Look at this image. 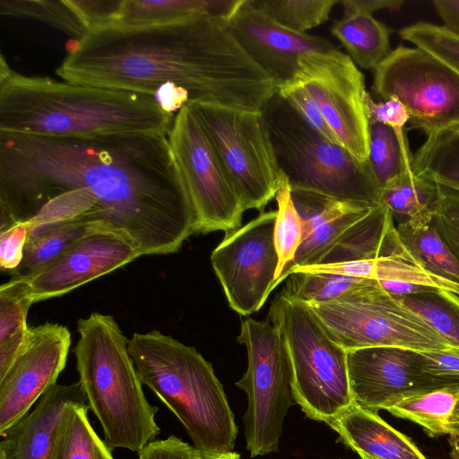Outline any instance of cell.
<instances>
[{"mask_svg":"<svg viewBox=\"0 0 459 459\" xmlns=\"http://www.w3.org/2000/svg\"><path fill=\"white\" fill-rule=\"evenodd\" d=\"M36 214L45 224L94 214L140 255L176 253L198 230L166 133L0 132V230Z\"/></svg>","mask_w":459,"mask_h":459,"instance_id":"6da1fadb","label":"cell"},{"mask_svg":"<svg viewBox=\"0 0 459 459\" xmlns=\"http://www.w3.org/2000/svg\"><path fill=\"white\" fill-rule=\"evenodd\" d=\"M64 81L155 97L169 86L189 102L260 111L276 82L243 50L226 20L199 16L164 24L107 25L66 44Z\"/></svg>","mask_w":459,"mask_h":459,"instance_id":"7a4b0ae2","label":"cell"},{"mask_svg":"<svg viewBox=\"0 0 459 459\" xmlns=\"http://www.w3.org/2000/svg\"><path fill=\"white\" fill-rule=\"evenodd\" d=\"M174 117L152 96L27 76L1 56L0 132L69 137L169 134Z\"/></svg>","mask_w":459,"mask_h":459,"instance_id":"3957f363","label":"cell"},{"mask_svg":"<svg viewBox=\"0 0 459 459\" xmlns=\"http://www.w3.org/2000/svg\"><path fill=\"white\" fill-rule=\"evenodd\" d=\"M128 351L142 383L178 419L195 446L212 455L233 451L234 413L212 365L195 348L151 331L134 333Z\"/></svg>","mask_w":459,"mask_h":459,"instance_id":"277c9868","label":"cell"},{"mask_svg":"<svg viewBox=\"0 0 459 459\" xmlns=\"http://www.w3.org/2000/svg\"><path fill=\"white\" fill-rule=\"evenodd\" d=\"M74 348L79 382L108 447L138 454L160 433L128 351V339L110 315L81 318Z\"/></svg>","mask_w":459,"mask_h":459,"instance_id":"5b68a950","label":"cell"},{"mask_svg":"<svg viewBox=\"0 0 459 459\" xmlns=\"http://www.w3.org/2000/svg\"><path fill=\"white\" fill-rule=\"evenodd\" d=\"M261 111L291 190L371 206L380 204V187L368 160L360 161L327 140L278 93Z\"/></svg>","mask_w":459,"mask_h":459,"instance_id":"8992f818","label":"cell"},{"mask_svg":"<svg viewBox=\"0 0 459 459\" xmlns=\"http://www.w3.org/2000/svg\"><path fill=\"white\" fill-rule=\"evenodd\" d=\"M268 318L281 329L288 347L295 403L309 419L328 424L354 403L347 350L329 335L307 303L279 293Z\"/></svg>","mask_w":459,"mask_h":459,"instance_id":"52a82bcc","label":"cell"},{"mask_svg":"<svg viewBox=\"0 0 459 459\" xmlns=\"http://www.w3.org/2000/svg\"><path fill=\"white\" fill-rule=\"evenodd\" d=\"M237 341L247 352V368L236 385L247 396L244 415L251 457L278 452L283 423L295 403L292 366L284 336L269 318L241 322Z\"/></svg>","mask_w":459,"mask_h":459,"instance_id":"ba28073f","label":"cell"},{"mask_svg":"<svg viewBox=\"0 0 459 459\" xmlns=\"http://www.w3.org/2000/svg\"><path fill=\"white\" fill-rule=\"evenodd\" d=\"M238 193L244 210L264 212L286 179L262 111L186 103Z\"/></svg>","mask_w":459,"mask_h":459,"instance_id":"9c48e42d","label":"cell"},{"mask_svg":"<svg viewBox=\"0 0 459 459\" xmlns=\"http://www.w3.org/2000/svg\"><path fill=\"white\" fill-rule=\"evenodd\" d=\"M329 335L347 351L397 347L416 351L453 348L378 281L329 302L309 305Z\"/></svg>","mask_w":459,"mask_h":459,"instance_id":"30bf717a","label":"cell"},{"mask_svg":"<svg viewBox=\"0 0 459 459\" xmlns=\"http://www.w3.org/2000/svg\"><path fill=\"white\" fill-rule=\"evenodd\" d=\"M373 90L383 100L397 99L411 127L427 135L459 126V75L417 47L392 50L374 69Z\"/></svg>","mask_w":459,"mask_h":459,"instance_id":"8fae6325","label":"cell"},{"mask_svg":"<svg viewBox=\"0 0 459 459\" xmlns=\"http://www.w3.org/2000/svg\"><path fill=\"white\" fill-rule=\"evenodd\" d=\"M168 140L197 214V233L240 228L245 210L239 196L187 104L174 117Z\"/></svg>","mask_w":459,"mask_h":459,"instance_id":"7c38bea8","label":"cell"},{"mask_svg":"<svg viewBox=\"0 0 459 459\" xmlns=\"http://www.w3.org/2000/svg\"><path fill=\"white\" fill-rule=\"evenodd\" d=\"M295 77L318 103L338 143L360 161L368 158L369 123L365 78L351 58L337 48L299 59Z\"/></svg>","mask_w":459,"mask_h":459,"instance_id":"4fadbf2b","label":"cell"},{"mask_svg":"<svg viewBox=\"0 0 459 459\" xmlns=\"http://www.w3.org/2000/svg\"><path fill=\"white\" fill-rule=\"evenodd\" d=\"M277 212L260 214L225 234L211 255L212 268L230 307L240 316L257 312L275 288L278 255L274 245Z\"/></svg>","mask_w":459,"mask_h":459,"instance_id":"5bb4252c","label":"cell"},{"mask_svg":"<svg viewBox=\"0 0 459 459\" xmlns=\"http://www.w3.org/2000/svg\"><path fill=\"white\" fill-rule=\"evenodd\" d=\"M139 256L135 246L125 234L102 223L21 281L33 304L66 294Z\"/></svg>","mask_w":459,"mask_h":459,"instance_id":"9a60e30c","label":"cell"},{"mask_svg":"<svg viewBox=\"0 0 459 459\" xmlns=\"http://www.w3.org/2000/svg\"><path fill=\"white\" fill-rule=\"evenodd\" d=\"M70 346L71 333L65 325L47 322L30 329L25 346L0 377V435L56 384Z\"/></svg>","mask_w":459,"mask_h":459,"instance_id":"2e32d148","label":"cell"},{"mask_svg":"<svg viewBox=\"0 0 459 459\" xmlns=\"http://www.w3.org/2000/svg\"><path fill=\"white\" fill-rule=\"evenodd\" d=\"M353 403L378 412L403 397L455 382L428 374L420 351L397 347L347 351Z\"/></svg>","mask_w":459,"mask_h":459,"instance_id":"e0dca14e","label":"cell"},{"mask_svg":"<svg viewBox=\"0 0 459 459\" xmlns=\"http://www.w3.org/2000/svg\"><path fill=\"white\" fill-rule=\"evenodd\" d=\"M227 22L243 50L277 86L295 77L301 56L336 49L324 38L281 26L248 0L243 1Z\"/></svg>","mask_w":459,"mask_h":459,"instance_id":"ac0fdd59","label":"cell"},{"mask_svg":"<svg viewBox=\"0 0 459 459\" xmlns=\"http://www.w3.org/2000/svg\"><path fill=\"white\" fill-rule=\"evenodd\" d=\"M79 407H89L80 382L56 383L0 435V459H53L64 421Z\"/></svg>","mask_w":459,"mask_h":459,"instance_id":"d6986e66","label":"cell"},{"mask_svg":"<svg viewBox=\"0 0 459 459\" xmlns=\"http://www.w3.org/2000/svg\"><path fill=\"white\" fill-rule=\"evenodd\" d=\"M291 196L302 221V241L285 269L316 265L341 235L374 206L301 190H291Z\"/></svg>","mask_w":459,"mask_h":459,"instance_id":"ffe728a7","label":"cell"},{"mask_svg":"<svg viewBox=\"0 0 459 459\" xmlns=\"http://www.w3.org/2000/svg\"><path fill=\"white\" fill-rule=\"evenodd\" d=\"M389 256L417 263L402 243L391 212L380 203L347 229L316 265Z\"/></svg>","mask_w":459,"mask_h":459,"instance_id":"44dd1931","label":"cell"},{"mask_svg":"<svg viewBox=\"0 0 459 459\" xmlns=\"http://www.w3.org/2000/svg\"><path fill=\"white\" fill-rule=\"evenodd\" d=\"M328 425L338 433V440L357 454L375 459H428L409 437L390 426L378 412L355 403Z\"/></svg>","mask_w":459,"mask_h":459,"instance_id":"7402d4cb","label":"cell"},{"mask_svg":"<svg viewBox=\"0 0 459 459\" xmlns=\"http://www.w3.org/2000/svg\"><path fill=\"white\" fill-rule=\"evenodd\" d=\"M385 411L420 425L430 437L459 438V381L403 397Z\"/></svg>","mask_w":459,"mask_h":459,"instance_id":"603a6c76","label":"cell"},{"mask_svg":"<svg viewBox=\"0 0 459 459\" xmlns=\"http://www.w3.org/2000/svg\"><path fill=\"white\" fill-rule=\"evenodd\" d=\"M244 0H122L115 25L139 27L210 16L228 21Z\"/></svg>","mask_w":459,"mask_h":459,"instance_id":"cb8c5ba5","label":"cell"},{"mask_svg":"<svg viewBox=\"0 0 459 459\" xmlns=\"http://www.w3.org/2000/svg\"><path fill=\"white\" fill-rule=\"evenodd\" d=\"M295 272L333 273L378 281H400L449 290L459 295L458 284L438 276L415 262L398 256L286 269L282 278L286 279Z\"/></svg>","mask_w":459,"mask_h":459,"instance_id":"d4e9b609","label":"cell"},{"mask_svg":"<svg viewBox=\"0 0 459 459\" xmlns=\"http://www.w3.org/2000/svg\"><path fill=\"white\" fill-rule=\"evenodd\" d=\"M102 223L106 222L98 216L85 214L35 230L29 236L22 260L10 273V280L23 281L30 278L76 240Z\"/></svg>","mask_w":459,"mask_h":459,"instance_id":"484cf974","label":"cell"},{"mask_svg":"<svg viewBox=\"0 0 459 459\" xmlns=\"http://www.w3.org/2000/svg\"><path fill=\"white\" fill-rule=\"evenodd\" d=\"M356 65L375 69L391 53V30L372 14L344 11L331 27Z\"/></svg>","mask_w":459,"mask_h":459,"instance_id":"4316f807","label":"cell"},{"mask_svg":"<svg viewBox=\"0 0 459 459\" xmlns=\"http://www.w3.org/2000/svg\"><path fill=\"white\" fill-rule=\"evenodd\" d=\"M437 184L408 170L380 189L379 201L391 212L395 224L420 227L433 221Z\"/></svg>","mask_w":459,"mask_h":459,"instance_id":"83f0119b","label":"cell"},{"mask_svg":"<svg viewBox=\"0 0 459 459\" xmlns=\"http://www.w3.org/2000/svg\"><path fill=\"white\" fill-rule=\"evenodd\" d=\"M31 300L21 281L9 280L0 287V377L10 368L27 342V315Z\"/></svg>","mask_w":459,"mask_h":459,"instance_id":"f1b7e54d","label":"cell"},{"mask_svg":"<svg viewBox=\"0 0 459 459\" xmlns=\"http://www.w3.org/2000/svg\"><path fill=\"white\" fill-rule=\"evenodd\" d=\"M420 177L459 191V126L434 132L413 155Z\"/></svg>","mask_w":459,"mask_h":459,"instance_id":"f546056e","label":"cell"},{"mask_svg":"<svg viewBox=\"0 0 459 459\" xmlns=\"http://www.w3.org/2000/svg\"><path fill=\"white\" fill-rule=\"evenodd\" d=\"M395 226L402 243L418 264L459 285V259L441 238L433 221L417 228Z\"/></svg>","mask_w":459,"mask_h":459,"instance_id":"4dcf8cb0","label":"cell"},{"mask_svg":"<svg viewBox=\"0 0 459 459\" xmlns=\"http://www.w3.org/2000/svg\"><path fill=\"white\" fill-rule=\"evenodd\" d=\"M394 297L453 348L459 350V295L431 288L418 293Z\"/></svg>","mask_w":459,"mask_h":459,"instance_id":"1f68e13d","label":"cell"},{"mask_svg":"<svg viewBox=\"0 0 459 459\" xmlns=\"http://www.w3.org/2000/svg\"><path fill=\"white\" fill-rule=\"evenodd\" d=\"M376 280L333 273L295 272L286 280L283 296L308 305L337 299Z\"/></svg>","mask_w":459,"mask_h":459,"instance_id":"d6a6232c","label":"cell"},{"mask_svg":"<svg viewBox=\"0 0 459 459\" xmlns=\"http://www.w3.org/2000/svg\"><path fill=\"white\" fill-rule=\"evenodd\" d=\"M412 160L408 141L401 142L394 131L382 123L369 124L368 160L380 189L412 169Z\"/></svg>","mask_w":459,"mask_h":459,"instance_id":"836d02e7","label":"cell"},{"mask_svg":"<svg viewBox=\"0 0 459 459\" xmlns=\"http://www.w3.org/2000/svg\"><path fill=\"white\" fill-rule=\"evenodd\" d=\"M90 407L74 409L62 426L53 459H115L112 450L92 428Z\"/></svg>","mask_w":459,"mask_h":459,"instance_id":"e575fe53","label":"cell"},{"mask_svg":"<svg viewBox=\"0 0 459 459\" xmlns=\"http://www.w3.org/2000/svg\"><path fill=\"white\" fill-rule=\"evenodd\" d=\"M0 14L34 19L76 39L89 33L72 0H1Z\"/></svg>","mask_w":459,"mask_h":459,"instance_id":"d590c367","label":"cell"},{"mask_svg":"<svg viewBox=\"0 0 459 459\" xmlns=\"http://www.w3.org/2000/svg\"><path fill=\"white\" fill-rule=\"evenodd\" d=\"M281 26L299 33H306L329 19L337 0H248Z\"/></svg>","mask_w":459,"mask_h":459,"instance_id":"8d00e7d4","label":"cell"},{"mask_svg":"<svg viewBox=\"0 0 459 459\" xmlns=\"http://www.w3.org/2000/svg\"><path fill=\"white\" fill-rule=\"evenodd\" d=\"M275 200L278 209L273 238L279 261L274 287L285 268L294 261L302 241V221L294 205L287 178L278 190Z\"/></svg>","mask_w":459,"mask_h":459,"instance_id":"74e56055","label":"cell"},{"mask_svg":"<svg viewBox=\"0 0 459 459\" xmlns=\"http://www.w3.org/2000/svg\"><path fill=\"white\" fill-rule=\"evenodd\" d=\"M400 37L432 55L459 75V35L443 25L420 22L400 30Z\"/></svg>","mask_w":459,"mask_h":459,"instance_id":"f35d334b","label":"cell"},{"mask_svg":"<svg viewBox=\"0 0 459 459\" xmlns=\"http://www.w3.org/2000/svg\"><path fill=\"white\" fill-rule=\"evenodd\" d=\"M277 93L316 131L333 143H338L328 127L320 107L305 85L296 77L278 85ZM340 145V144H339Z\"/></svg>","mask_w":459,"mask_h":459,"instance_id":"ab89813d","label":"cell"},{"mask_svg":"<svg viewBox=\"0 0 459 459\" xmlns=\"http://www.w3.org/2000/svg\"><path fill=\"white\" fill-rule=\"evenodd\" d=\"M437 187L432 221L441 238L459 259V191L439 184Z\"/></svg>","mask_w":459,"mask_h":459,"instance_id":"60d3db41","label":"cell"},{"mask_svg":"<svg viewBox=\"0 0 459 459\" xmlns=\"http://www.w3.org/2000/svg\"><path fill=\"white\" fill-rule=\"evenodd\" d=\"M364 104L368 123H382L391 127L401 142H406L405 125L410 122L406 108L395 98L375 102L367 91Z\"/></svg>","mask_w":459,"mask_h":459,"instance_id":"b9f144b4","label":"cell"},{"mask_svg":"<svg viewBox=\"0 0 459 459\" xmlns=\"http://www.w3.org/2000/svg\"><path fill=\"white\" fill-rule=\"evenodd\" d=\"M137 455L138 459H212L217 456L206 454L174 435L149 442Z\"/></svg>","mask_w":459,"mask_h":459,"instance_id":"7bdbcfd3","label":"cell"},{"mask_svg":"<svg viewBox=\"0 0 459 459\" xmlns=\"http://www.w3.org/2000/svg\"><path fill=\"white\" fill-rule=\"evenodd\" d=\"M29 224L19 221L0 230V268L13 273L21 264L29 238Z\"/></svg>","mask_w":459,"mask_h":459,"instance_id":"ee69618b","label":"cell"},{"mask_svg":"<svg viewBox=\"0 0 459 459\" xmlns=\"http://www.w3.org/2000/svg\"><path fill=\"white\" fill-rule=\"evenodd\" d=\"M424 370L436 377L459 381V350L420 351Z\"/></svg>","mask_w":459,"mask_h":459,"instance_id":"f6af8a7d","label":"cell"},{"mask_svg":"<svg viewBox=\"0 0 459 459\" xmlns=\"http://www.w3.org/2000/svg\"><path fill=\"white\" fill-rule=\"evenodd\" d=\"M344 11H355L372 14L379 10L396 11L405 4L404 0H342L339 1Z\"/></svg>","mask_w":459,"mask_h":459,"instance_id":"bcb514c9","label":"cell"},{"mask_svg":"<svg viewBox=\"0 0 459 459\" xmlns=\"http://www.w3.org/2000/svg\"><path fill=\"white\" fill-rule=\"evenodd\" d=\"M432 4L446 27L459 35V0H434Z\"/></svg>","mask_w":459,"mask_h":459,"instance_id":"7dc6e473","label":"cell"},{"mask_svg":"<svg viewBox=\"0 0 459 459\" xmlns=\"http://www.w3.org/2000/svg\"><path fill=\"white\" fill-rule=\"evenodd\" d=\"M379 284L385 291L394 296L418 293L431 289L427 286L393 281H379Z\"/></svg>","mask_w":459,"mask_h":459,"instance_id":"c3c4849f","label":"cell"},{"mask_svg":"<svg viewBox=\"0 0 459 459\" xmlns=\"http://www.w3.org/2000/svg\"><path fill=\"white\" fill-rule=\"evenodd\" d=\"M451 459H459V438L449 437Z\"/></svg>","mask_w":459,"mask_h":459,"instance_id":"681fc988","label":"cell"},{"mask_svg":"<svg viewBox=\"0 0 459 459\" xmlns=\"http://www.w3.org/2000/svg\"><path fill=\"white\" fill-rule=\"evenodd\" d=\"M212 459H240V455L235 452H229L219 455Z\"/></svg>","mask_w":459,"mask_h":459,"instance_id":"f907efd6","label":"cell"},{"mask_svg":"<svg viewBox=\"0 0 459 459\" xmlns=\"http://www.w3.org/2000/svg\"><path fill=\"white\" fill-rule=\"evenodd\" d=\"M358 455H359L360 459H375V458H373L368 455L362 454V453L358 454Z\"/></svg>","mask_w":459,"mask_h":459,"instance_id":"816d5d0a","label":"cell"}]
</instances>
